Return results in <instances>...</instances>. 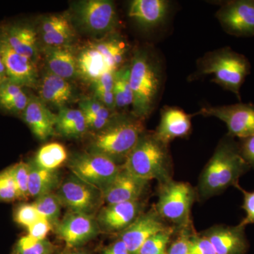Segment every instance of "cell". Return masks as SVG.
Masks as SVG:
<instances>
[{
	"label": "cell",
	"mask_w": 254,
	"mask_h": 254,
	"mask_svg": "<svg viewBox=\"0 0 254 254\" xmlns=\"http://www.w3.org/2000/svg\"><path fill=\"white\" fill-rule=\"evenodd\" d=\"M63 254H86L81 251H71V252H65Z\"/></svg>",
	"instance_id": "cell-47"
},
{
	"label": "cell",
	"mask_w": 254,
	"mask_h": 254,
	"mask_svg": "<svg viewBox=\"0 0 254 254\" xmlns=\"http://www.w3.org/2000/svg\"><path fill=\"white\" fill-rule=\"evenodd\" d=\"M236 187L242 191L243 194V205L242 207L246 212L245 218L239 225L245 227L247 225L254 224V190L247 191L239 185Z\"/></svg>",
	"instance_id": "cell-40"
},
{
	"label": "cell",
	"mask_w": 254,
	"mask_h": 254,
	"mask_svg": "<svg viewBox=\"0 0 254 254\" xmlns=\"http://www.w3.org/2000/svg\"><path fill=\"white\" fill-rule=\"evenodd\" d=\"M73 175L102 191L123 170V165L98 152L74 155L68 164Z\"/></svg>",
	"instance_id": "cell-7"
},
{
	"label": "cell",
	"mask_w": 254,
	"mask_h": 254,
	"mask_svg": "<svg viewBox=\"0 0 254 254\" xmlns=\"http://www.w3.org/2000/svg\"><path fill=\"white\" fill-rule=\"evenodd\" d=\"M245 227L215 225L203 234L211 242L217 254H244L247 250Z\"/></svg>",
	"instance_id": "cell-19"
},
{
	"label": "cell",
	"mask_w": 254,
	"mask_h": 254,
	"mask_svg": "<svg viewBox=\"0 0 254 254\" xmlns=\"http://www.w3.org/2000/svg\"><path fill=\"white\" fill-rule=\"evenodd\" d=\"M93 43L95 48L103 55L112 71L115 72L124 66L128 48L123 38L112 34L109 38Z\"/></svg>",
	"instance_id": "cell-29"
},
{
	"label": "cell",
	"mask_w": 254,
	"mask_h": 254,
	"mask_svg": "<svg viewBox=\"0 0 254 254\" xmlns=\"http://www.w3.org/2000/svg\"><path fill=\"white\" fill-rule=\"evenodd\" d=\"M17 187L19 200H26L30 198L28 193L30 164L20 161L9 167Z\"/></svg>",
	"instance_id": "cell-34"
},
{
	"label": "cell",
	"mask_w": 254,
	"mask_h": 254,
	"mask_svg": "<svg viewBox=\"0 0 254 254\" xmlns=\"http://www.w3.org/2000/svg\"><path fill=\"white\" fill-rule=\"evenodd\" d=\"M160 186L155 210L165 222L186 228L196 191L190 184L173 180Z\"/></svg>",
	"instance_id": "cell-6"
},
{
	"label": "cell",
	"mask_w": 254,
	"mask_h": 254,
	"mask_svg": "<svg viewBox=\"0 0 254 254\" xmlns=\"http://www.w3.org/2000/svg\"><path fill=\"white\" fill-rule=\"evenodd\" d=\"M169 1L165 0H133L130 4L128 16L142 27H158L168 16Z\"/></svg>",
	"instance_id": "cell-23"
},
{
	"label": "cell",
	"mask_w": 254,
	"mask_h": 254,
	"mask_svg": "<svg viewBox=\"0 0 254 254\" xmlns=\"http://www.w3.org/2000/svg\"><path fill=\"white\" fill-rule=\"evenodd\" d=\"M41 218L33 203H23L18 205L14 210V221L26 228Z\"/></svg>",
	"instance_id": "cell-38"
},
{
	"label": "cell",
	"mask_w": 254,
	"mask_h": 254,
	"mask_svg": "<svg viewBox=\"0 0 254 254\" xmlns=\"http://www.w3.org/2000/svg\"><path fill=\"white\" fill-rule=\"evenodd\" d=\"M0 52L10 81L25 88H37L39 79L36 63L15 53L1 40Z\"/></svg>",
	"instance_id": "cell-15"
},
{
	"label": "cell",
	"mask_w": 254,
	"mask_h": 254,
	"mask_svg": "<svg viewBox=\"0 0 254 254\" xmlns=\"http://www.w3.org/2000/svg\"><path fill=\"white\" fill-rule=\"evenodd\" d=\"M191 116L177 107H164L155 135L168 145L175 138L188 136L191 131Z\"/></svg>",
	"instance_id": "cell-20"
},
{
	"label": "cell",
	"mask_w": 254,
	"mask_h": 254,
	"mask_svg": "<svg viewBox=\"0 0 254 254\" xmlns=\"http://www.w3.org/2000/svg\"><path fill=\"white\" fill-rule=\"evenodd\" d=\"M171 228L159 215L155 208L141 214L131 225L120 233V240L131 254H139L140 250L150 237Z\"/></svg>",
	"instance_id": "cell-13"
},
{
	"label": "cell",
	"mask_w": 254,
	"mask_h": 254,
	"mask_svg": "<svg viewBox=\"0 0 254 254\" xmlns=\"http://www.w3.org/2000/svg\"><path fill=\"white\" fill-rule=\"evenodd\" d=\"M148 182L132 175L123 168L116 177L102 190L107 205L139 200Z\"/></svg>",
	"instance_id": "cell-16"
},
{
	"label": "cell",
	"mask_w": 254,
	"mask_h": 254,
	"mask_svg": "<svg viewBox=\"0 0 254 254\" xmlns=\"http://www.w3.org/2000/svg\"><path fill=\"white\" fill-rule=\"evenodd\" d=\"M250 167L241 155L238 142L233 137L222 138L205 165L198 180L196 195L200 200L220 194L230 187H237Z\"/></svg>",
	"instance_id": "cell-1"
},
{
	"label": "cell",
	"mask_w": 254,
	"mask_h": 254,
	"mask_svg": "<svg viewBox=\"0 0 254 254\" xmlns=\"http://www.w3.org/2000/svg\"><path fill=\"white\" fill-rule=\"evenodd\" d=\"M54 246L47 240H36L26 235L15 245L14 254H53Z\"/></svg>",
	"instance_id": "cell-33"
},
{
	"label": "cell",
	"mask_w": 254,
	"mask_h": 254,
	"mask_svg": "<svg viewBox=\"0 0 254 254\" xmlns=\"http://www.w3.org/2000/svg\"><path fill=\"white\" fill-rule=\"evenodd\" d=\"M139 200L107 205L100 210L97 222L105 231L122 232L141 215Z\"/></svg>",
	"instance_id": "cell-18"
},
{
	"label": "cell",
	"mask_w": 254,
	"mask_h": 254,
	"mask_svg": "<svg viewBox=\"0 0 254 254\" xmlns=\"http://www.w3.org/2000/svg\"><path fill=\"white\" fill-rule=\"evenodd\" d=\"M129 82L133 94L132 113L145 120L154 110L163 85V67L158 55L150 48L133 54L129 64Z\"/></svg>",
	"instance_id": "cell-2"
},
{
	"label": "cell",
	"mask_w": 254,
	"mask_h": 254,
	"mask_svg": "<svg viewBox=\"0 0 254 254\" xmlns=\"http://www.w3.org/2000/svg\"><path fill=\"white\" fill-rule=\"evenodd\" d=\"M229 35L254 37V0H232L222 4L215 14Z\"/></svg>",
	"instance_id": "cell-10"
},
{
	"label": "cell",
	"mask_w": 254,
	"mask_h": 254,
	"mask_svg": "<svg viewBox=\"0 0 254 254\" xmlns=\"http://www.w3.org/2000/svg\"><path fill=\"white\" fill-rule=\"evenodd\" d=\"M123 167L133 176L145 181L156 180L162 185L173 180L168 144L158 138L154 131L143 132Z\"/></svg>",
	"instance_id": "cell-3"
},
{
	"label": "cell",
	"mask_w": 254,
	"mask_h": 254,
	"mask_svg": "<svg viewBox=\"0 0 254 254\" xmlns=\"http://www.w3.org/2000/svg\"><path fill=\"white\" fill-rule=\"evenodd\" d=\"M84 114L78 108H60L57 115L56 131L61 136L69 138H79L88 131Z\"/></svg>",
	"instance_id": "cell-27"
},
{
	"label": "cell",
	"mask_w": 254,
	"mask_h": 254,
	"mask_svg": "<svg viewBox=\"0 0 254 254\" xmlns=\"http://www.w3.org/2000/svg\"><path fill=\"white\" fill-rule=\"evenodd\" d=\"M172 233L173 229L170 228L150 237L142 246L139 254H166Z\"/></svg>",
	"instance_id": "cell-35"
},
{
	"label": "cell",
	"mask_w": 254,
	"mask_h": 254,
	"mask_svg": "<svg viewBox=\"0 0 254 254\" xmlns=\"http://www.w3.org/2000/svg\"><path fill=\"white\" fill-rule=\"evenodd\" d=\"M144 121L132 113L118 114L108 126L96 132L91 151L107 155L118 163L120 160L125 162L145 131Z\"/></svg>",
	"instance_id": "cell-5"
},
{
	"label": "cell",
	"mask_w": 254,
	"mask_h": 254,
	"mask_svg": "<svg viewBox=\"0 0 254 254\" xmlns=\"http://www.w3.org/2000/svg\"><path fill=\"white\" fill-rule=\"evenodd\" d=\"M241 155L250 168H254V135L238 142Z\"/></svg>",
	"instance_id": "cell-43"
},
{
	"label": "cell",
	"mask_w": 254,
	"mask_h": 254,
	"mask_svg": "<svg viewBox=\"0 0 254 254\" xmlns=\"http://www.w3.org/2000/svg\"><path fill=\"white\" fill-rule=\"evenodd\" d=\"M0 40L15 53L36 63L38 55V33L30 23L20 20L1 23Z\"/></svg>",
	"instance_id": "cell-12"
},
{
	"label": "cell",
	"mask_w": 254,
	"mask_h": 254,
	"mask_svg": "<svg viewBox=\"0 0 254 254\" xmlns=\"http://www.w3.org/2000/svg\"><path fill=\"white\" fill-rule=\"evenodd\" d=\"M7 79L8 76L7 73H6V67H5L1 52H0V86Z\"/></svg>",
	"instance_id": "cell-46"
},
{
	"label": "cell",
	"mask_w": 254,
	"mask_h": 254,
	"mask_svg": "<svg viewBox=\"0 0 254 254\" xmlns=\"http://www.w3.org/2000/svg\"><path fill=\"white\" fill-rule=\"evenodd\" d=\"M26 88L10 81L0 86V113L21 118L29 102Z\"/></svg>",
	"instance_id": "cell-26"
},
{
	"label": "cell",
	"mask_w": 254,
	"mask_h": 254,
	"mask_svg": "<svg viewBox=\"0 0 254 254\" xmlns=\"http://www.w3.org/2000/svg\"><path fill=\"white\" fill-rule=\"evenodd\" d=\"M52 228H53V225L48 220L41 218L27 227V235L36 240H46L47 235Z\"/></svg>",
	"instance_id": "cell-41"
},
{
	"label": "cell",
	"mask_w": 254,
	"mask_h": 254,
	"mask_svg": "<svg viewBox=\"0 0 254 254\" xmlns=\"http://www.w3.org/2000/svg\"><path fill=\"white\" fill-rule=\"evenodd\" d=\"M189 236L187 232H183L182 235L170 247L168 254H190L189 250Z\"/></svg>",
	"instance_id": "cell-44"
},
{
	"label": "cell",
	"mask_w": 254,
	"mask_h": 254,
	"mask_svg": "<svg viewBox=\"0 0 254 254\" xmlns=\"http://www.w3.org/2000/svg\"><path fill=\"white\" fill-rule=\"evenodd\" d=\"M129 75V65H124L115 72L113 93L116 109H125L133 105Z\"/></svg>",
	"instance_id": "cell-31"
},
{
	"label": "cell",
	"mask_w": 254,
	"mask_h": 254,
	"mask_svg": "<svg viewBox=\"0 0 254 254\" xmlns=\"http://www.w3.org/2000/svg\"><path fill=\"white\" fill-rule=\"evenodd\" d=\"M66 148L61 143H50L38 150L33 163L39 168L48 170H57L67 160Z\"/></svg>",
	"instance_id": "cell-30"
},
{
	"label": "cell",
	"mask_w": 254,
	"mask_h": 254,
	"mask_svg": "<svg viewBox=\"0 0 254 254\" xmlns=\"http://www.w3.org/2000/svg\"><path fill=\"white\" fill-rule=\"evenodd\" d=\"M21 118L41 141L48 139L56 132L57 115L35 95H30L29 102Z\"/></svg>",
	"instance_id": "cell-17"
},
{
	"label": "cell",
	"mask_w": 254,
	"mask_h": 254,
	"mask_svg": "<svg viewBox=\"0 0 254 254\" xmlns=\"http://www.w3.org/2000/svg\"><path fill=\"white\" fill-rule=\"evenodd\" d=\"M19 200L17 187L9 168L0 172V202L10 203Z\"/></svg>",
	"instance_id": "cell-36"
},
{
	"label": "cell",
	"mask_w": 254,
	"mask_h": 254,
	"mask_svg": "<svg viewBox=\"0 0 254 254\" xmlns=\"http://www.w3.org/2000/svg\"><path fill=\"white\" fill-rule=\"evenodd\" d=\"M28 179L29 196L37 198L53 192L60 183L59 173L57 170H48L36 166L33 162L29 163Z\"/></svg>",
	"instance_id": "cell-28"
},
{
	"label": "cell",
	"mask_w": 254,
	"mask_h": 254,
	"mask_svg": "<svg viewBox=\"0 0 254 254\" xmlns=\"http://www.w3.org/2000/svg\"><path fill=\"white\" fill-rule=\"evenodd\" d=\"M93 89L95 94L102 93H110L113 92L114 83H115V72L108 71L103 76L93 82Z\"/></svg>",
	"instance_id": "cell-42"
},
{
	"label": "cell",
	"mask_w": 254,
	"mask_h": 254,
	"mask_svg": "<svg viewBox=\"0 0 254 254\" xmlns=\"http://www.w3.org/2000/svg\"><path fill=\"white\" fill-rule=\"evenodd\" d=\"M48 71L68 80L78 75L76 55L71 46L46 48Z\"/></svg>",
	"instance_id": "cell-24"
},
{
	"label": "cell",
	"mask_w": 254,
	"mask_h": 254,
	"mask_svg": "<svg viewBox=\"0 0 254 254\" xmlns=\"http://www.w3.org/2000/svg\"><path fill=\"white\" fill-rule=\"evenodd\" d=\"M41 218L46 219L52 224H58L59 221L62 203L57 193H48L36 198L33 203Z\"/></svg>",
	"instance_id": "cell-32"
},
{
	"label": "cell",
	"mask_w": 254,
	"mask_h": 254,
	"mask_svg": "<svg viewBox=\"0 0 254 254\" xmlns=\"http://www.w3.org/2000/svg\"><path fill=\"white\" fill-rule=\"evenodd\" d=\"M79 109L84 115H94L104 119L108 121H113L118 113L110 110L96 98H85L79 103Z\"/></svg>",
	"instance_id": "cell-37"
},
{
	"label": "cell",
	"mask_w": 254,
	"mask_h": 254,
	"mask_svg": "<svg viewBox=\"0 0 254 254\" xmlns=\"http://www.w3.org/2000/svg\"><path fill=\"white\" fill-rule=\"evenodd\" d=\"M39 98L46 104L63 108L75 98L73 87L68 80L48 71L38 82Z\"/></svg>",
	"instance_id": "cell-22"
},
{
	"label": "cell",
	"mask_w": 254,
	"mask_h": 254,
	"mask_svg": "<svg viewBox=\"0 0 254 254\" xmlns=\"http://www.w3.org/2000/svg\"><path fill=\"white\" fill-rule=\"evenodd\" d=\"M57 195L71 211L93 215L103 200L102 192L78 177H68L60 185Z\"/></svg>",
	"instance_id": "cell-11"
},
{
	"label": "cell",
	"mask_w": 254,
	"mask_h": 254,
	"mask_svg": "<svg viewBox=\"0 0 254 254\" xmlns=\"http://www.w3.org/2000/svg\"><path fill=\"white\" fill-rule=\"evenodd\" d=\"M251 73L247 57L229 47L209 52L198 60L195 77L212 75L213 81L241 100L240 89Z\"/></svg>",
	"instance_id": "cell-4"
},
{
	"label": "cell",
	"mask_w": 254,
	"mask_h": 254,
	"mask_svg": "<svg viewBox=\"0 0 254 254\" xmlns=\"http://www.w3.org/2000/svg\"><path fill=\"white\" fill-rule=\"evenodd\" d=\"M195 115L213 117L227 125L229 136L242 138L254 135V105L252 103L204 106Z\"/></svg>",
	"instance_id": "cell-9"
},
{
	"label": "cell",
	"mask_w": 254,
	"mask_h": 254,
	"mask_svg": "<svg viewBox=\"0 0 254 254\" xmlns=\"http://www.w3.org/2000/svg\"><path fill=\"white\" fill-rule=\"evenodd\" d=\"M43 44L46 48L70 46L76 33L66 14H53L46 16L40 25Z\"/></svg>",
	"instance_id": "cell-21"
},
{
	"label": "cell",
	"mask_w": 254,
	"mask_h": 254,
	"mask_svg": "<svg viewBox=\"0 0 254 254\" xmlns=\"http://www.w3.org/2000/svg\"><path fill=\"white\" fill-rule=\"evenodd\" d=\"M76 60L78 75L92 83L105 73L112 71L104 57L95 48L93 43H89L80 50L76 55Z\"/></svg>",
	"instance_id": "cell-25"
},
{
	"label": "cell",
	"mask_w": 254,
	"mask_h": 254,
	"mask_svg": "<svg viewBox=\"0 0 254 254\" xmlns=\"http://www.w3.org/2000/svg\"><path fill=\"white\" fill-rule=\"evenodd\" d=\"M189 250L190 254H217L210 241L203 235L190 237Z\"/></svg>",
	"instance_id": "cell-39"
},
{
	"label": "cell",
	"mask_w": 254,
	"mask_h": 254,
	"mask_svg": "<svg viewBox=\"0 0 254 254\" xmlns=\"http://www.w3.org/2000/svg\"><path fill=\"white\" fill-rule=\"evenodd\" d=\"M102 254H131L121 240H119L103 251Z\"/></svg>",
	"instance_id": "cell-45"
},
{
	"label": "cell",
	"mask_w": 254,
	"mask_h": 254,
	"mask_svg": "<svg viewBox=\"0 0 254 254\" xmlns=\"http://www.w3.org/2000/svg\"><path fill=\"white\" fill-rule=\"evenodd\" d=\"M100 230L93 215L71 211L57 224V233L69 247H77L91 240Z\"/></svg>",
	"instance_id": "cell-14"
},
{
	"label": "cell",
	"mask_w": 254,
	"mask_h": 254,
	"mask_svg": "<svg viewBox=\"0 0 254 254\" xmlns=\"http://www.w3.org/2000/svg\"><path fill=\"white\" fill-rule=\"evenodd\" d=\"M74 14L81 28L93 34H112L118 26L116 7L113 1L108 0L78 1Z\"/></svg>",
	"instance_id": "cell-8"
}]
</instances>
